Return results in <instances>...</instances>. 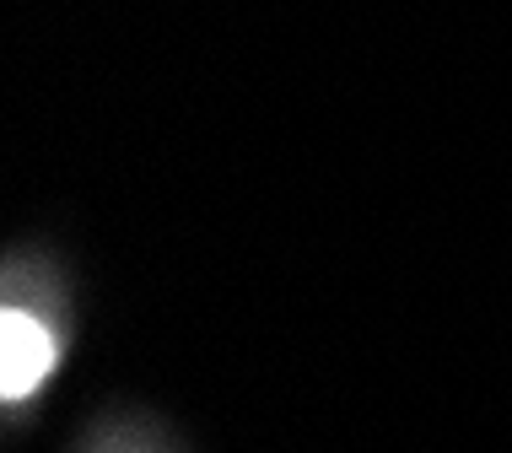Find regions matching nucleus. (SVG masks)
<instances>
[{
    "label": "nucleus",
    "mask_w": 512,
    "mask_h": 453,
    "mask_svg": "<svg viewBox=\"0 0 512 453\" xmlns=\"http://www.w3.org/2000/svg\"><path fill=\"white\" fill-rule=\"evenodd\" d=\"M54 367V340L49 329L33 319V313H0V394L6 400H22L38 383L49 378Z\"/></svg>",
    "instance_id": "f257e3e1"
}]
</instances>
